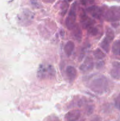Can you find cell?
Listing matches in <instances>:
<instances>
[{
	"mask_svg": "<svg viewBox=\"0 0 120 121\" xmlns=\"http://www.w3.org/2000/svg\"><path fill=\"white\" fill-rule=\"evenodd\" d=\"M88 87L92 92L100 95H102L107 93L109 90V80L105 76H96L92 78L89 82Z\"/></svg>",
	"mask_w": 120,
	"mask_h": 121,
	"instance_id": "6da1fadb",
	"label": "cell"
},
{
	"mask_svg": "<svg viewBox=\"0 0 120 121\" xmlns=\"http://www.w3.org/2000/svg\"><path fill=\"white\" fill-rule=\"evenodd\" d=\"M55 73L56 71L51 65L41 64L38 67L36 75L40 79H51L55 78Z\"/></svg>",
	"mask_w": 120,
	"mask_h": 121,
	"instance_id": "7a4b0ae2",
	"label": "cell"
},
{
	"mask_svg": "<svg viewBox=\"0 0 120 121\" xmlns=\"http://www.w3.org/2000/svg\"><path fill=\"white\" fill-rule=\"evenodd\" d=\"M105 20L108 22H116L120 21V7L112 6L106 9H104L103 15Z\"/></svg>",
	"mask_w": 120,
	"mask_h": 121,
	"instance_id": "3957f363",
	"label": "cell"
},
{
	"mask_svg": "<svg viewBox=\"0 0 120 121\" xmlns=\"http://www.w3.org/2000/svg\"><path fill=\"white\" fill-rule=\"evenodd\" d=\"M76 2H75L71 6L70 10H69L68 15L65 20V26L68 30H71L73 27L75 26L76 22Z\"/></svg>",
	"mask_w": 120,
	"mask_h": 121,
	"instance_id": "277c9868",
	"label": "cell"
},
{
	"mask_svg": "<svg viewBox=\"0 0 120 121\" xmlns=\"http://www.w3.org/2000/svg\"><path fill=\"white\" fill-rule=\"evenodd\" d=\"M87 12L93 18L100 19L103 15L104 9L96 5H92L87 8Z\"/></svg>",
	"mask_w": 120,
	"mask_h": 121,
	"instance_id": "5b68a950",
	"label": "cell"
},
{
	"mask_svg": "<svg viewBox=\"0 0 120 121\" xmlns=\"http://www.w3.org/2000/svg\"><path fill=\"white\" fill-rule=\"evenodd\" d=\"M93 68H94V61L92 58L91 56L87 57L84 62L80 66V70L84 73L90 72L93 69Z\"/></svg>",
	"mask_w": 120,
	"mask_h": 121,
	"instance_id": "8992f818",
	"label": "cell"
},
{
	"mask_svg": "<svg viewBox=\"0 0 120 121\" xmlns=\"http://www.w3.org/2000/svg\"><path fill=\"white\" fill-rule=\"evenodd\" d=\"M80 21L81 26L84 29H87L88 27L94 26L95 22V20L89 17L84 12H83L80 16Z\"/></svg>",
	"mask_w": 120,
	"mask_h": 121,
	"instance_id": "52a82bcc",
	"label": "cell"
},
{
	"mask_svg": "<svg viewBox=\"0 0 120 121\" xmlns=\"http://www.w3.org/2000/svg\"><path fill=\"white\" fill-rule=\"evenodd\" d=\"M110 75L113 79L119 80L120 79V62L114 61L112 64Z\"/></svg>",
	"mask_w": 120,
	"mask_h": 121,
	"instance_id": "ba28073f",
	"label": "cell"
},
{
	"mask_svg": "<svg viewBox=\"0 0 120 121\" xmlns=\"http://www.w3.org/2000/svg\"><path fill=\"white\" fill-rule=\"evenodd\" d=\"M65 74L69 82H73L77 76V71L74 66H68L65 69Z\"/></svg>",
	"mask_w": 120,
	"mask_h": 121,
	"instance_id": "9c48e42d",
	"label": "cell"
},
{
	"mask_svg": "<svg viewBox=\"0 0 120 121\" xmlns=\"http://www.w3.org/2000/svg\"><path fill=\"white\" fill-rule=\"evenodd\" d=\"M81 112L79 110H72L67 113L65 115V120L69 121H77L81 117Z\"/></svg>",
	"mask_w": 120,
	"mask_h": 121,
	"instance_id": "30bf717a",
	"label": "cell"
},
{
	"mask_svg": "<svg viewBox=\"0 0 120 121\" xmlns=\"http://www.w3.org/2000/svg\"><path fill=\"white\" fill-rule=\"evenodd\" d=\"M72 35L75 40L78 42H81L82 38V33L81 28L79 27L77 24L75 25L72 28Z\"/></svg>",
	"mask_w": 120,
	"mask_h": 121,
	"instance_id": "8fae6325",
	"label": "cell"
},
{
	"mask_svg": "<svg viewBox=\"0 0 120 121\" xmlns=\"http://www.w3.org/2000/svg\"><path fill=\"white\" fill-rule=\"evenodd\" d=\"M112 53L115 56L120 59V40L115 41L112 46Z\"/></svg>",
	"mask_w": 120,
	"mask_h": 121,
	"instance_id": "7c38bea8",
	"label": "cell"
},
{
	"mask_svg": "<svg viewBox=\"0 0 120 121\" xmlns=\"http://www.w3.org/2000/svg\"><path fill=\"white\" fill-rule=\"evenodd\" d=\"M74 48H75L74 43L72 41H68L64 46V52L66 55L68 56L71 55L72 53L74 51Z\"/></svg>",
	"mask_w": 120,
	"mask_h": 121,
	"instance_id": "4fadbf2b",
	"label": "cell"
},
{
	"mask_svg": "<svg viewBox=\"0 0 120 121\" xmlns=\"http://www.w3.org/2000/svg\"><path fill=\"white\" fill-rule=\"evenodd\" d=\"M112 41H110L109 39H107V37H105L101 43L100 46L102 48V49L106 53H108L110 50V44Z\"/></svg>",
	"mask_w": 120,
	"mask_h": 121,
	"instance_id": "5bb4252c",
	"label": "cell"
},
{
	"mask_svg": "<svg viewBox=\"0 0 120 121\" xmlns=\"http://www.w3.org/2000/svg\"><path fill=\"white\" fill-rule=\"evenodd\" d=\"M87 99L85 98H75L72 102H71V106H76L78 107H81L83 106L85 103H87Z\"/></svg>",
	"mask_w": 120,
	"mask_h": 121,
	"instance_id": "9a60e30c",
	"label": "cell"
},
{
	"mask_svg": "<svg viewBox=\"0 0 120 121\" xmlns=\"http://www.w3.org/2000/svg\"><path fill=\"white\" fill-rule=\"evenodd\" d=\"M94 56L97 60H102L105 57L106 55L101 49L97 48L94 52Z\"/></svg>",
	"mask_w": 120,
	"mask_h": 121,
	"instance_id": "2e32d148",
	"label": "cell"
},
{
	"mask_svg": "<svg viewBox=\"0 0 120 121\" xmlns=\"http://www.w3.org/2000/svg\"><path fill=\"white\" fill-rule=\"evenodd\" d=\"M69 4H68V1L65 0V1H64L63 2H62L61 6V15H62V17H64L67 11H68V8H69Z\"/></svg>",
	"mask_w": 120,
	"mask_h": 121,
	"instance_id": "e0dca14e",
	"label": "cell"
},
{
	"mask_svg": "<svg viewBox=\"0 0 120 121\" xmlns=\"http://www.w3.org/2000/svg\"><path fill=\"white\" fill-rule=\"evenodd\" d=\"M105 37L109 39L110 41H112L114 40V37H115V34H114V32L112 30L111 28L107 27V30H106V35Z\"/></svg>",
	"mask_w": 120,
	"mask_h": 121,
	"instance_id": "ac0fdd59",
	"label": "cell"
},
{
	"mask_svg": "<svg viewBox=\"0 0 120 121\" xmlns=\"http://www.w3.org/2000/svg\"><path fill=\"white\" fill-rule=\"evenodd\" d=\"M87 30L88 34L92 36H96L98 34V29L96 27H94V26L88 27Z\"/></svg>",
	"mask_w": 120,
	"mask_h": 121,
	"instance_id": "d6986e66",
	"label": "cell"
},
{
	"mask_svg": "<svg viewBox=\"0 0 120 121\" xmlns=\"http://www.w3.org/2000/svg\"><path fill=\"white\" fill-rule=\"evenodd\" d=\"M114 105L115 107L120 111V93L114 99Z\"/></svg>",
	"mask_w": 120,
	"mask_h": 121,
	"instance_id": "ffe728a7",
	"label": "cell"
},
{
	"mask_svg": "<svg viewBox=\"0 0 120 121\" xmlns=\"http://www.w3.org/2000/svg\"><path fill=\"white\" fill-rule=\"evenodd\" d=\"M80 1L82 5L87 6L92 4L95 2V0H80Z\"/></svg>",
	"mask_w": 120,
	"mask_h": 121,
	"instance_id": "44dd1931",
	"label": "cell"
},
{
	"mask_svg": "<svg viewBox=\"0 0 120 121\" xmlns=\"http://www.w3.org/2000/svg\"><path fill=\"white\" fill-rule=\"evenodd\" d=\"M93 110H94V107L93 106H88V107L87 108V112L88 115L91 114L92 112H93Z\"/></svg>",
	"mask_w": 120,
	"mask_h": 121,
	"instance_id": "7402d4cb",
	"label": "cell"
},
{
	"mask_svg": "<svg viewBox=\"0 0 120 121\" xmlns=\"http://www.w3.org/2000/svg\"><path fill=\"white\" fill-rule=\"evenodd\" d=\"M104 66V61H100V62L96 63V67L97 69H101Z\"/></svg>",
	"mask_w": 120,
	"mask_h": 121,
	"instance_id": "603a6c76",
	"label": "cell"
},
{
	"mask_svg": "<svg viewBox=\"0 0 120 121\" xmlns=\"http://www.w3.org/2000/svg\"><path fill=\"white\" fill-rule=\"evenodd\" d=\"M31 4H32V5L35 6L36 8L39 7V4L38 3L36 0H31Z\"/></svg>",
	"mask_w": 120,
	"mask_h": 121,
	"instance_id": "cb8c5ba5",
	"label": "cell"
},
{
	"mask_svg": "<svg viewBox=\"0 0 120 121\" xmlns=\"http://www.w3.org/2000/svg\"><path fill=\"white\" fill-rule=\"evenodd\" d=\"M44 2H46V3H48V4H50V3H53L55 0H42Z\"/></svg>",
	"mask_w": 120,
	"mask_h": 121,
	"instance_id": "d4e9b609",
	"label": "cell"
},
{
	"mask_svg": "<svg viewBox=\"0 0 120 121\" xmlns=\"http://www.w3.org/2000/svg\"><path fill=\"white\" fill-rule=\"evenodd\" d=\"M113 1H116V2H120V0H113Z\"/></svg>",
	"mask_w": 120,
	"mask_h": 121,
	"instance_id": "484cf974",
	"label": "cell"
},
{
	"mask_svg": "<svg viewBox=\"0 0 120 121\" xmlns=\"http://www.w3.org/2000/svg\"><path fill=\"white\" fill-rule=\"evenodd\" d=\"M72 1V0H68V2H70V1Z\"/></svg>",
	"mask_w": 120,
	"mask_h": 121,
	"instance_id": "4316f807",
	"label": "cell"
}]
</instances>
